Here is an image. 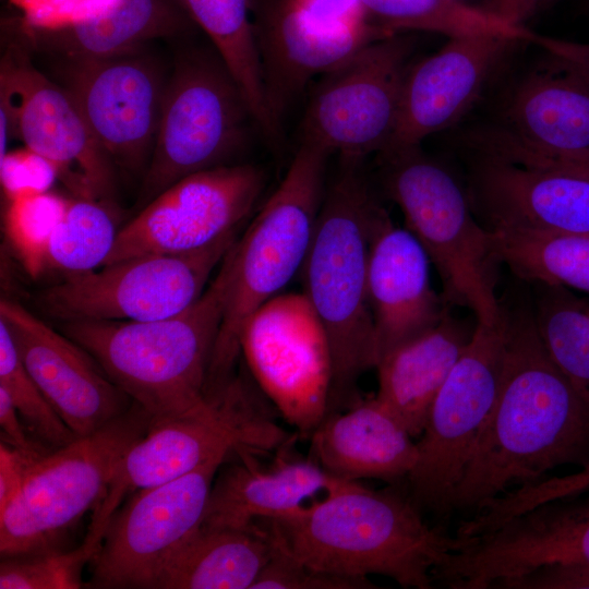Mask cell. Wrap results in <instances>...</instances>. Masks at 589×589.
I'll return each instance as SVG.
<instances>
[{"label":"cell","mask_w":589,"mask_h":589,"mask_svg":"<svg viewBox=\"0 0 589 589\" xmlns=\"http://www.w3.org/2000/svg\"><path fill=\"white\" fill-rule=\"evenodd\" d=\"M504 358L501 317L490 325L476 323L416 442L417 460L406 481L421 512L452 513L456 486L496 401Z\"/></svg>","instance_id":"12"},{"label":"cell","mask_w":589,"mask_h":589,"mask_svg":"<svg viewBox=\"0 0 589 589\" xmlns=\"http://www.w3.org/2000/svg\"><path fill=\"white\" fill-rule=\"evenodd\" d=\"M516 43L502 35L452 37L435 53L410 67L396 129L384 151L420 145L431 134L457 123Z\"/></svg>","instance_id":"23"},{"label":"cell","mask_w":589,"mask_h":589,"mask_svg":"<svg viewBox=\"0 0 589 589\" xmlns=\"http://www.w3.org/2000/svg\"><path fill=\"white\" fill-rule=\"evenodd\" d=\"M528 285L537 329L550 358L589 404V297L561 285Z\"/></svg>","instance_id":"32"},{"label":"cell","mask_w":589,"mask_h":589,"mask_svg":"<svg viewBox=\"0 0 589 589\" xmlns=\"http://www.w3.org/2000/svg\"><path fill=\"white\" fill-rule=\"evenodd\" d=\"M151 424L133 402L98 431L35 456L19 494L0 512L2 557L58 550L65 533L100 503L120 459Z\"/></svg>","instance_id":"9"},{"label":"cell","mask_w":589,"mask_h":589,"mask_svg":"<svg viewBox=\"0 0 589 589\" xmlns=\"http://www.w3.org/2000/svg\"><path fill=\"white\" fill-rule=\"evenodd\" d=\"M233 231L187 253H151L65 276L40 292L39 305L70 321H153L180 313L205 291L236 242Z\"/></svg>","instance_id":"13"},{"label":"cell","mask_w":589,"mask_h":589,"mask_svg":"<svg viewBox=\"0 0 589 589\" xmlns=\"http://www.w3.org/2000/svg\"><path fill=\"white\" fill-rule=\"evenodd\" d=\"M72 96L113 167L146 170L156 141L167 80L143 50L101 59L60 61ZM144 175V173H143Z\"/></svg>","instance_id":"18"},{"label":"cell","mask_w":589,"mask_h":589,"mask_svg":"<svg viewBox=\"0 0 589 589\" xmlns=\"http://www.w3.org/2000/svg\"><path fill=\"white\" fill-rule=\"evenodd\" d=\"M83 541L70 551L4 556L0 564L1 589H77L83 586L82 572L97 552Z\"/></svg>","instance_id":"37"},{"label":"cell","mask_w":589,"mask_h":589,"mask_svg":"<svg viewBox=\"0 0 589 589\" xmlns=\"http://www.w3.org/2000/svg\"><path fill=\"white\" fill-rule=\"evenodd\" d=\"M368 22L388 34L422 31L452 37L502 35L518 41L537 40L525 26L510 24L486 9L461 0H359Z\"/></svg>","instance_id":"31"},{"label":"cell","mask_w":589,"mask_h":589,"mask_svg":"<svg viewBox=\"0 0 589 589\" xmlns=\"http://www.w3.org/2000/svg\"><path fill=\"white\" fill-rule=\"evenodd\" d=\"M251 454L242 453V462L216 476L202 526L251 529L260 521L287 518L353 483L333 477L310 457L281 455L265 468Z\"/></svg>","instance_id":"26"},{"label":"cell","mask_w":589,"mask_h":589,"mask_svg":"<svg viewBox=\"0 0 589 589\" xmlns=\"http://www.w3.org/2000/svg\"><path fill=\"white\" fill-rule=\"evenodd\" d=\"M253 127L257 129L249 104L216 49L180 53L167 80L139 204L144 206L187 176L235 164Z\"/></svg>","instance_id":"8"},{"label":"cell","mask_w":589,"mask_h":589,"mask_svg":"<svg viewBox=\"0 0 589 589\" xmlns=\"http://www.w3.org/2000/svg\"><path fill=\"white\" fill-rule=\"evenodd\" d=\"M363 159L339 156L301 269L303 294L324 330L332 357L328 413L358 402V380L376 365L368 266L372 236L386 209L374 194Z\"/></svg>","instance_id":"3"},{"label":"cell","mask_w":589,"mask_h":589,"mask_svg":"<svg viewBox=\"0 0 589 589\" xmlns=\"http://www.w3.org/2000/svg\"><path fill=\"white\" fill-rule=\"evenodd\" d=\"M542 7L543 0H492L484 9L510 24L524 26V22Z\"/></svg>","instance_id":"44"},{"label":"cell","mask_w":589,"mask_h":589,"mask_svg":"<svg viewBox=\"0 0 589 589\" xmlns=\"http://www.w3.org/2000/svg\"><path fill=\"white\" fill-rule=\"evenodd\" d=\"M21 416L7 390L0 387V425L7 444L25 453L50 452L27 436Z\"/></svg>","instance_id":"42"},{"label":"cell","mask_w":589,"mask_h":589,"mask_svg":"<svg viewBox=\"0 0 589 589\" xmlns=\"http://www.w3.org/2000/svg\"><path fill=\"white\" fill-rule=\"evenodd\" d=\"M68 202L69 199L49 191L7 201L3 215L5 237L33 278L45 273L49 241L65 213Z\"/></svg>","instance_id":"36"},{"label":"cell","mask_w":589,"mask_h":589,"mask_svg":"<svg viewBox=\"0 0 589 589\" xmlns=\"http://www.w3.org/2000/svg\"><path fill=\"white\" fill-rule=\"evenodd\" d=\"M412 50L410 38L393 34L324 73L306 105L300 143L339 156L383 152L396 129Z\"/></svg>","instance_id":"14"},{"label":"cell","mask_w":589,"mask_h":589,"mask_svg":"<svg viewBox=\"0 0 589 589\" xmlns=\"http://www.w3.org/2000/svg\"><path fill=\"white\" fill-rule=\"evenodd\" d=\"M58 173L53 165L27 147L8 152L0 159L1 189L7 201L48 192Z\"/></svg>","instance_id":"39"},{"label":"cell","mask_w":589,"mask_h":589,"mask_svg":"<svg viewBox=\"0 0 589 589\" xmlns=\"http://www.w3.org/2000/svg\"><path fill=\"white\" fill-rule=\"evenodd\" d=\"M492 233L503 265L517 278L561 285L589 297V235Z\"/></svg>","instance_id":"33"},{"label":"cell","mask_w":589,"mask_h":589,"mask_svg":"<svg viewBox=\"0 0 589 589\" xmlns=\"http://www.w3.org/2000/svg\"><path fill=\"white\" fill-rule=\"evenodd\" d=\"M500 296L505 358L494 407L456 486L452 512L474 514L492 500L569 464H589V404L550 358L531 292Z\"/></svg>","instance_id":"1"},{"label":"cell","mask_w":589,"mask_h":589,"mask_svg":"<svg viewBox=\"0 0 589 589\" xmlns=\"http://www.w3.org/2000/svg\"><path fill=\"white\" fill-rule=\"evenodd\" d=\"M0 320L25 368L76 437L98 431L131 407L129 396L87 351L25 306L2 299Z\"/></svg>","instance_id":"20"},{"label":"cell","mask_w":589,"mask_h":589,"mask_svg":"<svg viewBox=\"0 0 589 589\" xmlns=\"http://www.w3.org/2000/svg\"><path fill=\"white\" fill-rule=\"evenodd\" d=\"M430 265L419 241L385 211L372 236L368 266L376 364L394 348L433 328L450 310L432 288Z\"/></svg>","instance_id":"24"},{"label":"cell","mask_w":589,"mask_h":589,"mask_svg":"<svg viewBox=\"0 0 589 589\" xmlns=\"http://www.w3.org/2000/svg\"><path fill=\"white\" fill-rule=\"evenodd\" d=\"M249 383L235 376L204 414L152 424L120 459L105 496L93 510L85 540L99 546L105 530L130 493L183 476L232 453H262L287 444Z\"/></svg>","instance_id":"10"},{"label":"cell","mask_w":589,"mask_h":589,"mask_svg":"<svg viewBox=\"0 0 589 589\" xmlns=\"http://www.w3.org/2000/svg\"><path fill=\"white\" fill-rule=\"evenodd\" d=\"M517 156L526 163L554 166L589 178V151L552 152L521 146Z\"/></svg>","instance_id":"43"},{"label":"cell","mask_w":589,"mask_h":589,"mask_svg":"<svg viewBox=\"0 0 589 589\" xmlns=\"http://www.w3.org/2000/svg\"><path fill=\"white\" fill-rule=\"evenodd\" d=\"M550 1H552V0H543V4L545 5V4H548Z\"/></svg>","instance_id":"46"},{"label":"cell","mask_w":589,"mask_h":589,"mask_svg":"<svg viewBox=\"0 0 589 589\" xmlns=\"http://www.w3.org/2000/svg\"><path fill=\"white\" fill-rule=\"evenodd\" d=\"M192 21L209 38L242 91L259 132L277 147L284 134L268 112L250 0H179Z\"/></svg>","instance_id":"30"},{"label":"cell","mask_w":589,"mask_h":589,"mask_svg":"<svg viewBox=\"0 0 589 589\" xmlns=\"http://www.w3.org/2000/svg\"><path fill=\"white\" fill-rule=\"evenodd\" d=\"M272 550L260 522L251 529L201 526L167 560L154 588L251 589Z\"/></svg>","instance_id":"29"},{"label":"cell","mask_w":589,"mask_h":589,"mask_svg":"<svg viewBox=\"0 0 589 589\" xmlns=\"http://www.w3.org/2000/svg\"><path fill=\"white\" fill-rule=\"evenodd\" d=\"M470 153L466 189L477 218L489 231L589 235V178L490 152Z\"/></svg>","instance_id":"19"},{"label":"cell","mask_w":589,"mask_h":589,"mask_svg":"<svg viewBox=\"0 0 589 589\" xmlns=\"http://www.w3.org/2000/svg\"><path fill=\"white\" fill-rule=\"evenodd\" d=\"M589 485V464L582 470L564 477L550 478L548 490L554 497L575 494Z\"/></svg>","instance_id":"45"},{"label":"cell","mask_w":589,"mask_h":589,"mask_svg":"<svg viewBox=\"0 0 589 589\" xmlns=\"http://www.w3.org/2000/svg\"><path fill=\"white\" fill-rule=\"evenodd\" d=\"M264 184V172L251 164L219 166L176 181L119 229L104 265L143 254L193 252L215 243L237 231Z\"/></svg>","instance_id":"17"},{"label":"cell","mask_w":589,"mask_h":589,"mask_svg":"<svg viewBox=\"0 0 589 589\" xmlns=\"http://www.w3.org/2000/svg\"><path fill=\"white\" fill-rule=\"evenodd\" d=\"M290 2L308 17L324 26L374 27L368 22L359 0H290Z\"/></svg>","instance_id":"40"},{"label":"cell","mask_w":589,"mask_h":589,"mask_svg":"<svg viewBox=\"0 0 589 589\" xmlns=\"http://www.w3.org/2000/svg\"><path fill=\"white\" fill-rule=\"evenodd\" d=\"M253 32L266 106L284 134V119L311 80L336 68L366 45L393 35L375 27L318 24L290 0L255 3Z\"/></svg>","instance_id":"22"},{"label":"cell","mask_w":589,"mask_h":589,"mask_svg":"<svg viewBox=\"0 0 589 589\" xmlns=\"http://www.w3.org/2000/svg\"><path fill=\"white\" fill-rule=\"evenodd\" d=\"M473 329L448 310L433 328L378 360L375 397L413 438L423 432L433 401Z\"/></svg>","instance_id":"28"},{"label":"cell","mask_w":589,"mask_h":589,"mask_svg":"<svg viewBox=\"0 0 589 589\" xmlns=\"http://www.w3.org/2000/svg\"><path fill=\"white\" fill-rule=\"evenodd\" d=\"M377 164L385 193L438 274L445 303L471 310L476 323L494 324L500 316L496 288L503 263L467 189L420 145L383 151Z\"/></svg>","instance_id":"6"},{"label":"cell","mask_w":589,"mask_h":589,"mask_svg":"<svg viewBox=\"0 0 589 589\" xmlns=\"http://www.w3.org/2000/svg\"><path fill=\"white\" fill-rule=\"evenodd\" d=\"M47 453V452H46ZM44 453H25L3 442L0 445V512L16 497L32 459Z\"/></svg>","instance_id":"41"},{"label":"cell","mask_w":589,"mask_h":589,"mask_svg":"<svg viewBox=\"0 0 589 589\" xmlns=\"http://www.w3.org/2000/svg\"><path fill=\"white\" fill-rule=\"evenodd\" d=\"M118 232L115 216L105 201L69 199L49 241L45 273L60 272L69 276L101 267Z\"/></svg>","instance_id":"34"},{"label":"cell","mask_w":589,"mask_h":589,"mask_svg":"<svg viewBox=\"0 0 589 589\" xmlns=\"http://www.w3.org/2000/svg\"><path fill=\"white\" fill-rule=\"evenodd\" d=\"M226 292L221 264L203 294L180 313L137 322L70 321L62 333L149 414L152 424L204 414L215 405L206 397V382Z\"/></svg>","instance_id":"4"},{"label":"cell","mask_w":589,"mask_h":589,"mask_svg":"<svg viewBox=\"0 0 589 589\" xmlns=\"http://www.w3.org/2000/svg\"><path fill=\"white\" fill-rule=\"evenodd\" d=\"M328 157L326 151L300 143L280 184L224 257L226 302L208 368L207 398L235 377L247 323L301 272L326 188Z\"/></svg>","instance_id":"5"},{"label":"cell","mask_w":589,"mask_h":589,"mask_svg":"<svg viewBox=\"0 0 589 589\" xmlns=\"http://www.w3.org/2000/svg\"><path fill=\"white\" fill-rule=\"evenodd\" d=\"M3 20L32 52L60 61L140 51L149 41L182 36L195 25L179 0H115L97 14L55 25H34L22 15Z\"/></svg>","instance_id":"25"},{"label":"cell","mask_w":589,"mask_h":589,"mask_svg":"<svg viewBox=\"0 0 589 589\" xmlns=\"http://www.w3.org/2000/svg\"><path fill=\"white\" fill-rule=\"evenodd\" d=\"M534 44L541 58L509 93L500 128L533 148L589 151V45L541 36Z\"/></svg>","instance_id":"21"},{"label":"cell","mask_w":589,"mask_h":589,"mask_svg":"<svg viewBox=\"0 0 589 589\" xmlns=\"http://www.w3.org/2000/svg\"><path fill=\"white\" fill-rule=\"evenodd\" d=\"M0 387L7 390L27 429L45 448L53 450L76 438L25 368L1 320Z\"/></svg>","instance_id":"35"},{"label":"cell","mask_w":589,"mask_h":589,"mask_svg":"<svg viewBox=\"0 0 589 589\" xmlns=\"http://www.w3.org/2000/svg\"><path fill=\"white\" fill-rule=\"evenodd\" d=\"M241 352L260 389L304 437L329 411L332 357L304 294L277 296L247 323Z\"/></svg>","instance_id":"15"},{"label":"cell","mask_w":589,"mask_h":589,"mask_svg":"<svg viewBox=\"0 0 589 589\" xmlns=\"http://www.w3.org/2000/svg\"><path fill=\"white\" fill-rule=\"evenodd\" d=\"M309 438L310 458L344 481L398 483L417 460L413 437L375 396L328 413Z\"/></svg>","instance_id":"27"},{"label":"cell","mask_w":589,"mask_h":589,"mask_svg":"<svg viewBox=\"0 0 589 589\" xmlns=\"http://www.w3.org/2000/svg\"><path fill=\"white\" fill-rule=\"evenodd\" d=\"M271 538V536H269ZM272 554L251 589H373L370 578H353L306 566L272 538Z\"/></svg>","instance_id":"38"},{"label":"cell","mask_w":589,"mask_h":589,"mask_svg":"<svg viewBox=\"0 0 589 589\" xmlns=\"http://www.w3.org/2000/svg\"><path fill=\"white\" fill-rule=\"evenodd\" d=\"M226 458L214 457L183 476L139 490L120 506L89 562V587L154 588L167 560L201 528Z\"/></svg>","instance_id":"16"},{"label":"cell","mask_w":589,"mask_h":589,"mask_svg":"<svg viewBox=\"0 0 589 589\" xmlns=\"http://www.w3.org/2000/svg\"><path fill=\"white\" fill-rule=\"evenodd\" d=\"M0 131L50 161L73 197L105 201L113 165L70 93L34 64L32 51L1 22Z\"/></svg>","instance_id":"11"},{"label":"cell","mask_w":589,"mask_h":589,"mask_svg":"<svg viewBox=\"0 0 589 589\" xmlns=\"http://www.w3.org/2000/svg\"><path fill=\"white\" fill-rule=\"evenodd\" d=\"M435 569L449 589L589 588V485L469 536Z\"/></svg>","instance_id":"7"},{"label":"cell","mask_w":589,"mask_h":589,"mask_svg":"<svg viewBox=\"0 0 589 589\" xmlns=\"http://www.w3.org/2000/svg\"><path fill=\"white\" fill-rule=\"evenodd\" d=\"M396 484L372 490L353 482L287 518L260 524L311 568L353 578L381 575L402 588L430 589L433 570L458 541L428 525Z\"/></svg>","instance_id":"2"}]
</instances>
